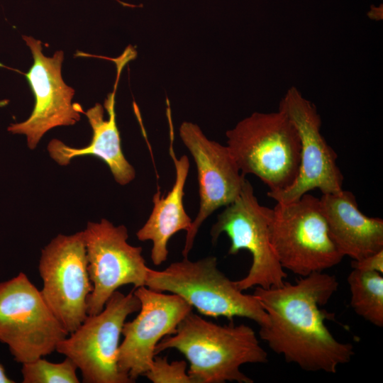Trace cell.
<instances>
[{"label":"cell","mask_w":383,"mask_h":383,"mask_svg":"<svg viewBox=\"0 0 383 383\" xmlns=\"http://www.w3.org/2000/svg\"><path fill=\"white\" fill-rule=\"evenodd\" d=\"M184 360L169 362L167 357L155 356L150 369L145 373L153 383H193Z\"/></svg>","instance_id":"20"},{"label":"cell","mask_w":383,"mask_h":383,"mask_svg":"<svg viewBox=\"0 0 383 383\" xmlns=\"http://www.w3.org/2000/svg\"><path fill=\"white\" fill-rule=\"evenodd\" d=\"M83 231L59 234L41 250L38 270L40 293L52 312L69 333L85 320L92 291Z\"/></svg>","instance_id":"9"},{"label":"cell","mask_w":383,"mask_h":383,"mask_svg":"<svg viewBox=\"0 0 383 383\" xmlns=\"http://www.w3.org/2000/svg\"><path fill=\"white\" fill-rule=\"evenodd\" d=\"M140 302L133 291H116L103 310L88 315L82 323L57 345L56 351L77 367L84 383H131L118 365L119 340L127 317L138 312Z\"/></svg>","instance_id":"6"},{"label":"cell","mask_w":383,"mask_h":383,"mask_svg":"<svg viewBox=\"0 0 383 383\" xmlns=\"http://www.w3.org/2000/svg\"><path fill=\"white\" fill-rule=\"evenodd\" d=\"M319 201L331 237L344 257L358 260L383 250V220L362 213L353 192L323 194Z\"/></svg>","instance_id":"16"},{"label":"cell","mask_w":383,"mask_h":383,"mask_svg":"<svg viewBox=\"0 0 383 383\" xmlns=\"http://www.w3.org/2000/svg\"><path fill=\"white\" fill-rule=\"evenodd\" d=\"M353 269L383 273V250L351 262Z\"/></svg>","instance_id":"21"},{"label":"cell","mask_w":383,"mask_h":383,"mask_svg":"<svg viewBox=\"0 0 383 383\" xmlns=\"http://www.w3.org/2000/svg\"><path fill=\"white\" fill-rule=\"evenodd\" d=\"M77 367L68 357L58 363L43 357L22 364L23 383H79Z\"/></svg>","instance_id":"19"},{"label":"cell","mask_w":383,"mask_h":383,"mask_svg":"<svg viewBox=\"0 0 383 383\" xmlns=\"http://www.w3.org/2000/svg\"><path fill=\"white\" fill-rule=\"evenodd\" d=\"M270 239L283 269L300 277L323 272L344 257L329 233L319 199L306 193L272 208Z\"/></svg>","instance_id":"5"},{"label":"cell","mask_w":383,"mask_h":383,"mask_svg":"<svg viewBox=\"0 0 383 383\" xmlns=\"http://www.w3.org/2000/svg\"><path fill=\"white\" fill-rule=\"evenodd\" d=\"M167 108L170 137L169 153L175 169V179L166 196H161L160 190L153 195L151 213L136 233L139 240L152 241L150 258L155 265H160L167 260L169 253L167 244L172 236L180 231H186L187 233L192 223L183 204L189 160L187 155H182L180 158L176 155L173 148L174 132L171 110L170 107Z\"/></svg>","instance_id":"17"},{"label":"cell","mask_w":383,"mask_h":383,"mask_svg":"<svg viewBox=\"0 0 383 383\" xmlns=\"http://www.w3.org/2000/svg\"><path fill=\"white\" fill-rule=\"evenodd\" d=\"M174 348L189 362L193 383H252L240 370L245 364H265L268 355L253 329L244 324L220 326L191 311L175 333L164 337L155 355Z\"/></svg>","instance_id":"2"},{"label":"cell","mask_w":383,"mask_h":383,"mask_svg":"<svg viewBox=\"0 0 383 383\" xmlns=\"http://www.w3.org/2000/svg\"><path fill=\"white\" fill-rule=\"evenodd\" d=\"M145 287L177 294L207 316H223L231 321L235 316L246 318L260 327L268 323L267 314L257 299L243 293L235 281L221 272L213 256L196 261L186 257L161 271L150 268Z\"/></svg>","instance_id":"4"},{"label":"cell","mask_w":383,"mask_h":383,"mask_svg":"<svg viewBox=\"0 0 383 383\" xmlns=\"http://www.w3.org/2000/svg\"><path fill=\"white\" fill-rule=\"evenodd\" d=\"M136 56L135 49L128 46L117 58H112L116 66V78L113 90L106 98L104 106L96 104L84 113L92 129L90 143L77 148L52 139L48 145V152L57 164L67 165L77 157L94 155L102 160L109 167L114 179L126 185L135 177V170L123 155L119 131L116 121L115 96L121 73L124 66Z\"/></svg>","instance_id":"15"},{"label":"cell","mask_w":383,"mask_h":383,"mask_svg":"<svg viewBox=\"0 0 383 383\" xmlns=\"http://www.w3.org/2000/svg\"><path fill=\"white\" fill-rule=\"evenodd\" d=\"M133 293L140 302L138 314L125 322L119 345L118 365L120 371L135 382L150 369L157 343L175 333L182 320L193 307L177 294H166L142 286Z\"/></svg>","instance_id":"13"},{"label":"cell","mask_w":383,"mask_h":383,"mask_svg":"<svg viewBox=\"0 0 383 383\" xmlns=\"http://www.w3.org/2000/svg\"><path fill=\"white\" fill-rule=\"evenodd\" d=\"M279 110L294 125L300 139L299 173L292 185L276 192H267L276 202H291L315 189L322 194L343 189V176L337 165V155L321 133V118L315 104L294 87L287 89Z\"/></svg>","instance_id":"11"},{"label":"cell","mask_w":383,"mask_h":383,"mask_svg":"<svg viewBox=\"0 0 383 383\" xmlns=\"http://www.w3.org/2000/svg\"><path fill=\"white\" fill-rule=\"evenodd\" d=\"M179 133L196 166L200 197L199 211L186 234L182 252L186 257L202 223L218 208L236 199L246 178L227 145L209 139L197 124L184 121L180 125Z\"/></svg>","instance_id":"12"},{"label":"cell","mask_w":383,"mask_h":383,"mask_svg":"<svg viewBox=\"0 0 383 383\" xmlns=\"http://www.w3.org/2000/svg\"><path fill=\"white\" fill-rule=\"evenodd\" d=\"M23 38L33 58L26 77L35 96V106L27 120L11 124L8 131L25 135L28 148L34 149L47 131L57 126L74 125L84 111L79 104L72 103L74 90L62 79L63 52L46 57L40 40L30 36Z\"/></svg>","instance_id":"14"},{"label":"cell","mask_w":383,"mask_h":383,"mask_svg":"<svg viewBox=\"0 0 383 383\" xmlns=\"http://www.w3.org/2000/svg\"><path fill=\"white\" fill-rule=\"evenodd\" d=\"M87 269L92 291L87 299V313L101 312L108 299L123 285L134 289L145 286L150 267L143 257L141 247L128 243L124 225L114 226L107 219L89 222L83 231Z\"/></svg>","instance_id":"10"},{"label":"cell","mask_w":383,"mask_h":383,"mask_svg":"<svg viewBox=\"0 0 383 383\" xmlns=\"http://www.w3.org/2000/svg\"><path fill=\"white\" fill-rule=\"evenodd\" d=\"M338 287L334 275L323 272L301 277L296 283L256 287L253 295L268 316L259 335L276 354L308 372L335 374L349 362L353 345L342 343L326 325L331 313L321 309Z\"/></svg>","instance_id":"1"},{"label":"cell","mask_w":383,"mask_h":383,"mask_svg":"<svg viewBox=\"0 0 383 383\" xmlns=\"http://www.w3.org/2000/svg\"><path fill=\"white\" fill-rule=\"evenodd\" d=\"M350 306L360 317L383 326V276L377 272L353 269L348 277Z\"/></svg>","instance_id":"18"},{"label":"cell","mask_w":383,"mask_h":383,"mask_svg":"<svg viewBox=\"0 0 383 383\" xmlns=\"http://www.w3.org/2000/svg\"><path fill=\"white\" fill-rule=\"evenodd\" d=\"M272 209L259 203L251 183L246 179L238 196L218 215L216 222L211 227L213 243L223 233L230 238L228 255L246 250L252 255L248 274L235 281L241 291L252 287L265 289L279 287L287 277L272 246Z\"/></svg>","instance_id":"8"},{"label":"cell","mask_w":383,"mask_h":383,"mask_svg":"<svg viewBox=\"0 0 383 383\" xmlns=\"http://www.w3.org/2000/svg\"><path fill=\"white\" fill-rule=\"evenodd\" d=\"M13 379H10L4 370V367L0 364V383H13Z\"/></svg>","instance_id":"22"},{"label":"cell","mask_w":383,"mask_h":383,"mask_svg":"<svg viewBox=\"0 0 383 383\" xmlns=\"http://www.w3.org/2000/svg\"><path fill=\"white\" fill-rule=\"evenodd\" d=\"M69 334L25 273L0 282V341L17 362L51 354Z\"/></svg>","instance_id":"7"},{"label":"cell","mask_w":383,"mask_h":383,"mask_svg":"<svg viewBox=\"0 0 383 383\" xmlns=\"http://www.w3.org/2000/svg\"><path fill=\"white\" fill-rule=\"evenodd\" d=\"M226 136L243 175H255L271 192L284 191L294 182L301 143L294 125L283 111L253 112L228 130Z\"/></svg>","instance_id":"3"}]
</instances>
